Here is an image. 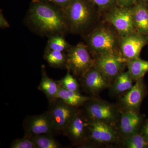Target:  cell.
<instances>
[{"mask_svg":"<svg viewBox=\"0 0 148 148\" xmlns=\"http://www.w3.org/2000/svg\"><path fill=\"white\" fill-rule=\"evenodd\" d=\"M26 22L32 31L43 36H64L69 31L62 9L49 3L32 1Z\"/></svg>","mask_w":148,"mask_h":148,"instance_id":"obj_1","label":"cell"},{"mask_svg":"<svg viewBox=\"0 0 148 148\" xmlns=\"http://www.w3.org/2000/svg\"><path fill=\"white\" fill-rule=\"evenodd\" d=\"M94 6L89 0H72L62 9L70 32L81 34L90 27L95 16Z\"/></svg>","mask_w":148,"mask_h":148,"instance_id":"obj_2","label":"cell"},{"mask_svg":"<svg viewBox=\"0 0 148 148\" xmlns=\"http://www.w3.org/2000/svg\"><path fill=\"white\" fill-rule=\"evenodd\" d=\"M119 39L110 28L100 26L92 29L87 35L86 45L90 54L94 56L106 53L121 54L118 49Z\"/></svg>","mask_w":148,"mask_h":148,"instance_id":"obj_3","label":"cell"},{"mask_svg":"<svg viewBox=\"0 0 148 148\" xmlns=\"http://www.w3.org/2000/svg\"><path fill=\"white\" fill-rule=\"evenodd\" d=\"M121 136L115 125L104 122L90 120L86 147L93 146H111L121 143Z\"/></svg>","mask_w":148,"mask_h":148,"instance_id":"obj_4","label":"cell"},{"mask_svg":"<svg viewBox=\"0 0 148 148\" xmlns=\"http://www.w3.org/2000/svg\"><path fill=\"white\" fill-rule=\"evenodd\" d=\"M94 62L87 46L83 43L72 46L67 51L66 68L74 76L81 78L93 67Z\"/></svg>","mask_w":148,"mask_h":148,"instance_id":"obj_5","label":"cell"},{"mask_svg":"<svg viewBox=\"0 0 148 148\" xmlns=\"http://www.w3.org/2000/svg\"><path fill=\"white\" fill-rule=\"evenodd\" d=\"M85 104L86 115L90 120L104 122L114 125L119 120L121 112L113 104L91 98Z\"/></svg>","mask_w":148,"mask_h":148,"instance_id":"obj_6","label":"cell"},{"mask_svg":"<svg viewBox=\"0 0 148 148\" xmlns=\"http://www.w3.org/2000/svg\"><path fill=\"white\" fill-rule=\"evenodd\" d=\"M132 7L123 8L116 6L108 11L105 15L106 21L114 28L120 37L136 32L133 23Z\"/></svg>","mask_w":148,"mask_h":148,"instance_id":"obj_7","label":"cell"},{"mask_svg":"<svg viewBox=\"0 0 148 148\" xmlns=\"http://www.w3.org/2000/svg\"><path fill=\"white\" fill-rule=\"evenodd\" d=\"M93 67L110 81L124 72L126 59L120 53H106L94 57Z\"/></svg>","mask_w":148,"mask_h":148,"instance_id":"obj_8","label":"cell"},{"mask_svg":"<svg viewBox=\"0 0 148 148\" xmlns=\"http://www.w3.org/2000/svg\"><path fill=\"white\" fill-rule=\"evenodd\" d=\"M50 103V108L48 112L52 120L54 133L64 134L77 111L58 98Z\"/></svg>","mask_w":148,"mask_h":148,"instance_id":"obj_9","label":"cell"},{"mask_svg":"<svg viewBox=\"0 0 148 148\" xmlns=\"http://www.w3.org/2000/svg\"><path fill=\"white\" fill-rule=\"evenodd\" d=\"M90 121L87 115L85 116L77 111L64 134L69 138L74 145L81 147L87 142Z\"/></svg>","mask_w":148,"mask_h":148,"instance_id":"obj_10","label":"cell"},{"mask_svg":"<svg viewBox=\"0 0 148 148\" xmlns=\"http://www.w3.org/2000/svg\"><path fill=\"white\" fill-rule=\"evenodd\" d=\"M148 43V37L135 32L120 37L119 49L125 59L139 58L142 49Z\"/></svg>","mask_w":148,"mask_h":148,"instance_id":"obj_11","label":"cell"},{"mask_svg":"<svg viewBox=\"0 0 148 148\" xmlns=\"http://www.w3.org/2000/svg\"><path fill=\"white\" fill-rule=\"evenodd\" d=\"M24 136L32 138L37 135L54 133L52 120L48 112L28 116L24 120Z\"/></svg>","mask_w":148,"mask_h":148,"instance_id":"obj_12","label":"cell"},{"mask_svg":"<svg viewBox=\"0 0 148 148\" xmlns=\"http://www.w3.org/2000/svg\"><path fill=\"white\" fill-rule=\"evenodd\" d=\"M81 79L85 89L93 95L98 94L110 84V80L93 66Z\"/></svg>","mask_w":148,"mask_h":148,"instance_id":"obj_13","label":"cell"},{"mask_svg":"<svg viewBox=\"0 0 148 148\" xmlns=\"http://www.w3.org/2000/svg\"><path fill=\"white\" fill-rule=\"evenodd\" d=\"M142 118L138 111L123 110L119 119V133L122 138L138 132Z\"/></svg>","mask_w":148,"mask_h":148,"instance_id":"obj_14","label":"cell"},{"mask_svg":"<svg viewBox=\"0 0 148 148\" xmlns=\"http://www.w3.org/2000/svg\"><path fill=\"white\" fill-rule=\"evenodd\" d=\"M145 94V84L143 78L137 80L131 89L121 99L123 110L138 111Z\"/></svg>","mask_w":148,"mask_h":148,"instance_id":"obj_15","label":"cell"},{"mask_svg":"<svg viewBox=\"0 0 148 148\" xmlns=\"http://www.w3.org/2000/svg\"><path fill=\"white\" fill-rule=\"evenodd\" d=\"M133 23L136 32L148 37V6L147 3L138 0L132 7Z\"/></svg>","mask_w":148,"mask_h":148,"instance_id":"obj_16","label":"cell"},{"mask_svg":"<svg viewBox=\"0 0 148 148\" xmlns=\"http://www.w3.org/2000/svg\"><path fill=\"white\" fill-rule=\"evenodd\" d=\"M60 85L57 81L50 78L47 75L45 66L42 69V79L38 89L44 92L49 102L56 99L60 88Z\"/></svg>","mask_w":148,"mask_h":148,"instance_id":"obj_17","label":"cell"},{"mask_svg":"<svg viewBox=\"0 0 148 148\" xmlns=\"http://www.w3.org/2000/svg\"><path fill=\"white\" fill-rule=\"evenodd\" d=\"M56 98L61 99L66 104L74 108L84 105L91 99L81 95L79 92L67 90L61 86Z\"/></svg>","mask_w":148,"mask_h":148,"instance_id":"obj_18","label":"cell"},{"mask_svg":"<svg viewBox=\"0 0 148 148\" xmlns=\"http://www.w3.org/2000/svg\"><path fill=\"white\" fill-rule=\"evenodd\" d=\"M126 67L133 81L143 78L148 73V61L141 58L126 59Z\"/></svg>","mask_w":148,"mask_h":148,"instance_id":"obj_19","label":"cell"},{"mask_svg":"<svg viewBox=\"0 0 148 148\" xmlns=\"http://www.w3.org/2000/svg\"><path fill=\"white\" fill-rule=\"evenodd\" d=\"M133 81L128 71L123 72L115 78L112 90L116 94L127 92L133 86Z\"/></svg>","mask_w":148,"mask_h":148,"instance_id":"obj_20","label":"cell"},{"mask_svg":"<svg viewBox=\"0 0 148 148\" xmlns=\"http://www.w3.org/2000/svg\"><path fill=\"white\" fill-rule=\"evenodd\" d=\"M44 58L51 67L66 68L67 54L65 52L45 49Z\"/></svg>","mask_w":148,"mask_h":148,"instance_id":"obj_21","label":"cell"},{"mask_svg":"<svg viewBox=\"0 0 148 148\" xmlns=\"http://www.w3.org/2000/svg\"><path fill=\"white\" fill-rule=\"evenodd\" d=\"M123 147L127 148L148 147V138L143 134L138 132L122 139Z\"/></svg>","mask_w":148,"mask_h":148,"instance_id":"obj_22","label":"cell"},{"mask_svg":"<svg viewBox=\"0 0 148 148\" xmlns=\"http://www.w3.org/2000/svg\"><path fill=\"white\" fill-rule=\"evenodd\" d=\"M72 46L64 38V35H53L48 37L46 49L65 52L68 51Z\"/></svg>","mask_w":148,"mask_h":148,"instance_id":"obj_23","label":"cell"},{"mask_svg":"<svg viewBox=\"0 0 148 148\" xmlns=\"http://www.w3.org/2000/svg\"><path fill=\"white\" fill-rule=\"evenodd\" d=\"M36 148H60L62 146L51 134H43L32 138Z\"/></svg>","mask_w":148,"mask_h":148,"instance_id":"obj_24","label":"cell"},{"mask_svg":"<svg viewBox=\"0 0 148 148\" xmlns=\"http://www.w3.org/2000/svg\"><path fill=\"white\" fill-rule=\"evenodd\" d=\"M57 82L61 87L67 90L79 92V86L78 83L69 71H67V74L65 77Z\"/></svg>","mask_w":148,"mask_h":148,"instance_id":"obj_25","label":"cell"},{"mask_svg":"<svg viewBox=\"0 0 148 148\" xmlns=\"http://www.w3.org/2000/svg\"><path fill=\"white\" fill-rule=\"evenodd\" d=\"M11 148H36L32 138L24 136L12 142L10 146Z\"/></svg>","mask_w":148,"mask_h":148,"instance_id":"obj_26","label":"cell"},{"mask_svg":"<svg viewBox=\"0 0 148 148\" xmlns=\"http://www.w3.org/2000/svg\"><path fill=\"white\" fill-rule=\"evenodd\" d=\"M100 10L108 11L116 6V0H89Z\"/></svg>","mask_w":148,"mask_h":148,"instance_id":"obj_27","label":"cell"},{"mask_svg":"<svg viewBox=\"0 0 148 148\" xmlns=\"http://www.w3.org/2000/svg\"><path fill=\"white\" fill-rule=\"evenodd\" d=\"M72 0H32V1L49 3L60 8L63 9L66 8Z\"/></svg>","mask_w":148,"mask_h":148,"instance_id":"obj_28","label":"cell"},{"mask_svg":"<svg viewBox=\"0 0 148 148\" xmlns=\"http://www.w3.org/2000/svg\"><path fill=\"white\" fill-rule=\"evenodd\" d=\"M138 0H116L117 6L123 8L131 7Z\"/></svg>","mask_w":148,"mask_h":148,"instance_id":"obj_29","label":"cell"},{"mask_svg":"<svg viewBox=\"0 0 148 148\" xmlns=\"http://www.w3.org/2000/svg\"><path fill=\"white\" fill-rule=\"evenodd\" d=\"M10 27V26L9 24L7 21L5 16H4L2 12L1 11V13H0V27H1V29H6V28H9Z\"/></svg>","mask_w":148,"mask_h":148,"instance_id":"obj_30","label":"cell"},{"mask_svg":"<svg viewBox=\"0 0 148 148\" xmlns=\"http://www.w3.org/2000/svg\"><path fill=\"white\" fill-rule=\"evenodd\" d=\"M143 134L148 138V123L143 127Z\"/></svg>","mask_w":148,"mask_h":148,"instance_id":"obj_31","label":"cell"},{"mask_svg":"<svg viewBox=\"0 0 148 148\" xmlns=\"http://www.w3.org/2000/svg\"><path fill=\"white\" fill-rule=\"evenodd\" d=\"M142 1H144L145 2L147 3H148V0H142Z\"/></svg>","mask_w":148,"mask_h":148,"instance_id":"obj_32","label":"cell"}]
</instances>
